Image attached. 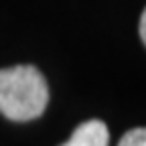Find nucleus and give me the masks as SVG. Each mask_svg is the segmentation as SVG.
I'll return each mask as SVG.
<instances>
[{"instance_id": "nucleus-1", "label": "nucleus", "mask_w": 146, "mask_h": 146, "mask_svg": "<svg viewBox=\"0 0 146 146\" xmlns=\"http://www.w3.org/2000/svg\"><path fill=\"white\" fill-rule=\"evenodd\" d=\"M49 102V87L43 73L33 65L0 69V114L14 122L39 118Z\"/></svg>"}, {"instance_id": "nucleus-4", "label": "nucleus", "mask_w": 146, "mask_h": 146, "mask_svg": "<svg viewBox=\"0 0 146 146\" xmlns=\"http://www.w3.org/2000/svg\"><path fill=\"white\" fill-rule=\"evenodd\" d=\"M140 39H142V43L146 45V8H144V12H142V16H140Z\"/></svg>"}, {"instance_id": "nucleus-3", "label": "nucleus", "mask_w": 146, "mask_h": 146, "mask_svg": "<svg viewBox=\"0 0 146 146\" xmlns=\"http://www.w3.org/2000/svg\"><path fill=\"white\" fill-rule=\"evenodd\" d=\"M118 146H146V128H134L128 130Z\"/></svg>"}, {"instance_id": "nucleus-2", "label": "nucleus", "mask_w": 146, "mask_h": 146, "mask_svg": "<svg viewBox=\"0 0 146 146\" xmlns=\"http://www.w3.org/2000/svg\"><path fill=\"white\" fill-rule=\"evenodd\" d=\"M110 130L102 120H89L73 130L71 138L61 146H108Z\"/></svg>"}]
</instances>
